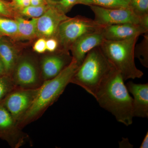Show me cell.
I'll use <instances>...</instances> for the list:
<instances>
[{
    "mask_svg": "<svg viewBox=\"0 0 148 148\" xmlns=\"http://www.w3.org/2000/svg\"><path fill=\"white\" fill-rule=\"evenodd\" d=\"M124 82L120 72L114 68L101 83L94 97L117 121L129 126L134 117L133 100Z\"/></svg>",
    "mask_w": 148,
    "mask_h": 148,
    "instance_id": "1",
    "label": "cell"
},
{
    "mask_svg": "<svg viewBox=\"0 0 148 148\" xmlns=\"http://www.w3.org/2000/svg\"><path fill=\"white\" fill-rule=\"evenodd\" d=\"M80 65L74 58L71 64L57 76L45 81L38 88L32 106L24 116L17 123L20 129L40 118L50 106L57 101Z\"/></svg>",
    "mask_w": 148,
    "mask_h": 148,
    "instance_id": "2",
    "label": "cell"
},
{
    "mask_svg": "<svg viewBox=\"0 0 148 148\" xmlns=\"http://www.w3.org/2000/svg\"><path fill=\"white\" fill-rule=\"evenodd\" d=\"M114 68L100 46L97 47L86 54L71 83L79 86L94 97L101 83Z\"/></svg>",
    "mask_w": 148,
    "mask_h": 148,
    "instance_id": "3",
    "label": "cell"
},
{
    "mask_svg": "<svg viewBox=\"0 0 148 148\" xmlns=\"http://www.w3.org/2000/svg\"><path fill=\"white\" fill-rule=\"evenodd\" d=\"M138 37L121 41L105 40L100 46L110 63L120 72L124 81L140 78L144 75L135 62V49Z\"/></svg>",
    "mask_w": 148,
    "mask_h": 148,
    "instance_id": "4",
    "label": "cell"
},
{
    "mask_svg": "<svg viewBox=\"0 0 148 148\" xmlns=\"http://www.w3.org/2000/svg\"><path fill=\"white\" fill-rule=\"evenodd\" d=\"M103 27L94 20L78 15L69 17L61 22L55 37L62 50L69 51L74 43L81 37L100 30Z\"/></svg>",
    "mask_w": 148,
    "mask_h": 148,
    "instance_id": "5",
    "label": "cell"
},
{
    "mask_svg": "<svg viewBox=\"0 0 148 148\" xmlns=\"http://www.w3.org/2000/svg\"><path fill=\"white\" fill-rule=\"evenodd\" d=\"M10 77L15 87L20 88L36 89L44 82L36 63L28 56L18 57Z\"/></svg>",
    "mask_w": 148,
    "mask_h": 148,
    "instance_id": "6",
    "label": "cell"
},
{
    "mask_svg": "<svg viewBox=\"0 0 148 148\" xmlns=\"http://www.w3.org/2000/svg\"><path fill=\"white\" fill-rule=\"evenodd\" d=\"M95 15L94 20L104 26L125 23L140 24L141 18L130 8H110L89 5Z\"/></svg>",
    "mask_w": 148,
    "mask_h": 148,
    "instance_id": "7",
    "label": "cell"
},
{
    "mask_svg": "<svg viewBox=\"0 0 148 148\" xmlns=\"http://www.w3.org/2000/svg\"><path fill=\"white\" fill-rule=\"evenodd\" d=\"M38 89L15 88L2 102L17 124L32 106Z\"/></svg>",
    "mask_w": 148,
    "mask_h": 148,
    "instance_id": "8",
    "label": "cell"
},
{
    "mask_svg": "<svg viewBox=\"0 0 148 148\" xmlns=\"http://www.w3.org/2000/svg\"><path fill=\"white\" fill-rule=\"evenodd\" d=\"M69 18L55 4L51 5L47 10L37 19V38L47 39L55 37L60 24Z\"/></svg>",
    "mask_w": 148,
    "mask_h": 148,
    "instance_id": "9",
    "label": "cell"
},
{
    "mask_svg": "<svg viewBox=\"0 0 148 148\" xmlns=\"http://www.w3.org/2000/svg\"><path fill=\"white\" fill-rule=\"evenodd\" d=\"M17 123L2 103H0V135L6 140L11 147L17 148L24 144L28 138L21 131Z\"/></svg>",
    "mask_w": 148,
    "mask_h": 148,
    "instance_id": "10",
    "label": "cell"
},
{
    "mask_svg": "<svg viewBox=\"0 0 148 148\" xmlns=\"http://www.w3.org/2000/svg\"><path fill=\"white\" fill-rule=\"evenodd\" d=\"M73 60L68 51H58L46 56L42 59L40 70L44 81L51 79L59 75Z\"/></svg>",
    "mask_w": 148,
    "mask_h": 148,
    "instance_id": "11",
    "label": "cell"
},
{
    "mask_svg": "<svg viewBox=\"0 0 148 148\" xmlns=\"http://www.w3.org/2000/svg\"><path fill=\"white\" fill-rule=\"evenodd\" d=\"M102 29L82 36L71 47L72 57L79 65L90 51L101 46L105 41Z\"/></svg>",
    "mask_w": 148,
    "mask_h": 148,
    "instance_id": "12",
    "label": "cell"
},
{
    "mask_svg": "<svg viewBox=\"0 0 148 148\" xmlns=\"http://www.w3.org/2000/svg\"><path fill=\"white\" fill-rule=\"evenodd\" d=\"M105 40L121 41L128 39L148 33L140 24L125 23L104 26L102 29Z\"/></svg>",
    "mask_w": 148,
    "mask_h": 148,
    "instance_id": "13",
    "label": "cell"
},
{
    "mask_svg": "<svg viewBox=\"0 0 148 148\" xmlns=\"http://www.w3.org/2000/svg\"><path fill=\"white\" fill-rule=\"evenodd\" d=\"M129 92L133 95L134 117H148V84H136L130 81L126 85Z\"/></svg>",
    "mask_w": 148,
    "mask_h": 148,
    "instance_id": "14",
    "label": "cell"
},
{
    "mask_svg": "<svg viewBox=\"0 0 148 148\" xmlns=\"http://www.w3.org/2000/svg\"><path fill=\"white\" fill-rule=\"evenodd\" d=\"M17 24V32L14 39L17 40H30L37 38V21L38 18L30 20L23 18L20 15L14 18Z\"/></svg>",
    "mask_w": 148,
    "mask_h": 148,
    "instance_id": "15",
    "label": "cell"
},
{
    "mask_svg": "<svg viewBox=\"0 0 148 148\" xmlns=\"http://www.w3.org/2000/svg\"><path fill=\"white\" fill-rule=\"evenodd\" d=\"M18 58L16 50L11 43L0 38V59L2 62L6 73L10 77Z\"/></svg>",
    "mask_w": 148,
    "mask_h": 148,
    "instance_id": "16",
    "label": "cell"
},
{
    "mask_svg": "<svg viewBox=\"0 0 148 148\" xmlns=\"http://www.w3.org/2000/svg\"><path fill=\"white\" fill-rule=\"evenodd\" d=\"M131 0H82L81 4L95 5L110 8H130Z\"/></svg>",
    "mask_w": 148,
    "mask_h": 148,
    "instance_id": "17",
    "label": "cell"
},
{
    "mask_svg": "<svg viewBox=\"0 0 148 148\" xmlns=\"http://www.w3.org/2000/svg\"><path fill=\"white\" fill-rule=\"evenodd\" d=\"M17 32V23L14 18L0 16V34L14 39Z\"/></svg>",
    "mask_w": 148,
    "mask_h": 148,
    "instance_id": "18",
    "label": "cell"
},
{
    "mask_svg": "<svg viewBox=\"0 0 148 148\" xmlns=\"http://www.w3.org/2000/svg\"><path fill=\"white\" fill-rule=\"evenodd\" d=\"M51 4H53L39 6L30 5L18 11L17 14L21 16H25L32 18H38L47 10Z\"/></svg>",
    "mask_w": 148,
    "mask_h": 148,
    "instance_id": "19",
    "label": "cell"
},
{
    "mask_svg": "<svg viewBox=\"0 0 148 148\" xmlns=\"http://www.w3.org/2000/svg\"><path fill=\"white\" fill-rule=\"evenodd\" d=\"M144 38L140 44L135 49V57L139 59L141 64L148 67V32L144 34Z\"/></svg>",
    "mask_w": 148,
    "mask_h": 148,
    "instance_id": "20",
    "label": "cell"
},
{
    "mask_svg": "<svg viewBox=\"0 0 148 148\" xmlns=\"http://www.w3.org/2000/svg\"><path fill=\"white\" fill-rule=\"evenodd\" d=\"M15 88L10 76L7 75L0 76V103Z\"/></svg>",
    "mask_w": 148,
    "mask_h": 148,
    "instance_id": "21",
    "label": "cell"
},
{
    "mask_svg": "<svg viewBox=\"0 0 148 148\" xmlns=\"http://www.w3.org/2000/svg\"><path fill=\"white\" fill-rule=\"evenodd\" d=\"M130 8L139 17L148 14V0H131Z\"/></svg>",
    "mask_w": 148,
    "mask_h": 148,
    "instance_id": "22",
    "label": "cell"
},
{
    "mask_svg": "<svg viewBox=\"0 0 148 148\" xmlns=\"http://www.w3.org/2000/svg\"><path fill=\"white\" fill-rule=\"evenodd\" d=\"M18 15L11 3L4 0H0V16L14 18Z\"/></svg>",
    "mask_w": 148,
    "mask_h": 148,
    "instance_id": "23",
    "label": "cell"
},
{
    "mask_svg": "<svg viewBox=\"0 0 148 148\" xmlns=\"http://www.w3.org/2000/svg\"><path fill=\"white\" fill-rule=\"evenodd\" d=\"M79 1V0H58L56 1L55 5L66 14L74 5L78 4Z\"/></svg>",
    "mask_w": 148,
    "mask_h": 148,
    "instance_id": "24",
    "label": "cell"
},
{
    "mask_svg": "<svg viewBox=\"0 0 148 148\" xmlns=\"http://www.w3.org/2000/svg\"><path fill=\"white\" fill-rule=\"evenodd\" d=\"M46 49L47 51L51 53L55 52L58 49L62 50L58 40L56 37L46 39Z\"/></svg>",
    "mask_w": 148,
    "mask_h": 148,
    "instance_id": "25",
    "label": "cell"
},
{
    "mask_svg": "<svg viewBox=\"0 0 148 148\" xmlns=\"http://www.w3.org/2000/svg\"><path fill=\"white\" fill-rule=\"evenodd\" d=\"M33 49L35 51L38 53L45 52L47 51L46 39L39 38L34 44Z\"/></svg>",
    "mask_w": 148,
    "mask_h": 148,
    "instance_id": "26",
    "label": "cell"
},
{
    "mask_svg": "<svg viewBox=\"0 0 148 148\" xmlns=\"http://www.w3.org/2000/svg\"><path fill=\"white\" fill-rule=\"evenodd\" d=\"M11 3L17 13L18 11L31 5L30 0H12Z\"/></svg>",
    "mask_w": 148,
    "mask_h": 148,
    "instance_id": "27",
    "label": "cell"
},
{
    "mask_svg": "<svg viewBox=\"0 0 148 148\" xmlns=\"http://www.w3.org/2000/svg\"><path fill=\"white\" fill-rule=\"evenodd\" d=\"M31 5L39 6L46 5L52 4L48 0H30Z\"/></svg>",
    "mask_w": 148,
    "mask_h": 148,
    "instance_id": "28",
    "label": "cell"
},
{
    "mask_svg": "<svg viewBox=\"0 0 148 148\" xmlns=\"http://www.w3.org/2000/svg\"><path fill=\"white\" fill-rule=\"evenodd\" d=\"M140 148H148V132H147L145 136L144 137L143 142L141 145L140 146Z\"/></svg>",
    "mask_w": 148,
    "mask_h": 148,
    "instance_id": "29",
    "label": "cell"
},
{
    "mask_svg": "<svg viewBox=\"0 0 148 148\" xmlns=\"http://www.w3.org/2000/svg\"><path fill=\"white\" fill-rule=\"evenodd\" d=\"M5 75H7L6 73L4 66L2 62L0 59V76Z\"/></svg>",
    "mask_w": 148,
    "mask_h": 148,
    "instance_id": "30",
    "label": "cell"
},
{
    "mask_svg": "<svg viewBox=\"0 0 148 148\" xmlns=\"http://www.w3.org/2000/svg\"><path fill=\"white\" fill-rule=\"evenodd\" d=\"M52 4H55L56 2L55 0H48Z\"/></svg>",
    "mask_w": 148,
    "mask_h": 148,
    "instance_id": "31",
    "label": "cell"
},
{
    "mask_svg": "<svg viewBox=\"0 0 148 148\" xmlns=\"http://www.w3.org/2000/svg\"><path fill=\"white\" fill-rule=\"evenodd\" d=\"M2 36L1 34H0V38H1Z\"/></svg>",
    "mask_w": 148,
    "mask_h": 148,
    "instance_id": "32",
    "label": "cell"
},
{
    "mask_svg": "<svg viewBox=\"0 0 148 148\" xmlns=\"http://www.w3.org/2000/svg\"><path fill=\"white\" fill-rule=\"evenodd\" d=\"M82 0H79V3H78V4L79 3V2L80 1H81Z\"/></svg>",
    "mask_w": 148,
    "mask_h": 148,
    "instance_id": "33",
    "label": "cell"
},
{
    "mask_svg": "<svg viewBox=\"0 0 148 148\" xmlns=\"http://www.w3.org/2000/svg\"><path fill=\"white\" fill-rule=\"evenodd\" d=\"M0 138H1V135H0Z\"/></svg>",
    "mask_w": 148,
    "mask_h": 148,
    "instance_id": "34",
    "label": "cell"
}]
</instances>
